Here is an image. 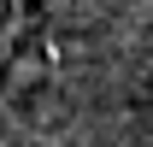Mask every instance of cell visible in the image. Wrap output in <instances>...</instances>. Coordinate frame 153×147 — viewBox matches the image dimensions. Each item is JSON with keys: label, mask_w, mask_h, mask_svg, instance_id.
<instances>
[{"label": "cell", "mask_w": 153, "mask_h": 147, "mask_svg": "<svg viewBox=\"0 0 153 147\" xmlns=\"http://www.w3.org/2000/svg\"><path fill=\"white\" fill-rule=\"evenodd\" d=\"M18 24H24V0H0V65H6L12 41H18Z\"/></svg>", "instance_id": "cell-1"}]
</instances>
